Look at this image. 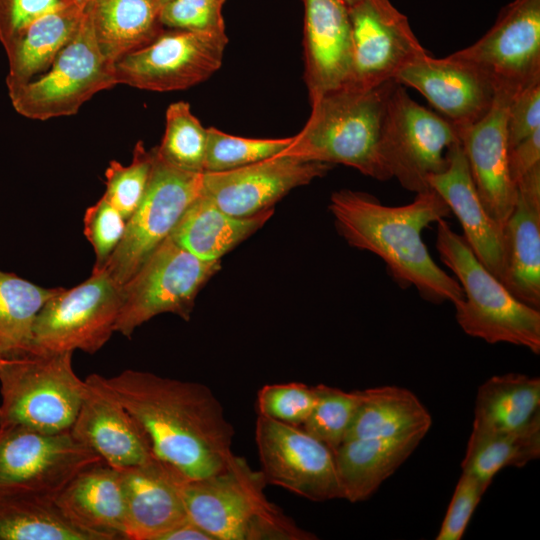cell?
I'll return each instance as SVG.
<instances>
[{
  "instance_id": "14",
  "label": "cell",
  "mask_w": 540,
  "mask_h": 540,
  "mask_svg": "<svg viewBox=\"0 0 540 540\" xmlns=\"http://www.w3.org/2000/svg\"><path fill=\"white\" fill-rule=\"evenodd\" d=\"M255 443L267 484L314 502L342 498L334 452L301 426L258 415Z\"/></svg>"
},
{
  "instance_id": "49",
  "label": "cell",
  "mask_w": 540,
  "mask_h": 540,
  "mask_svg": "<svg viewBox=\"0 0 540 540\" xmlns=\"http://www.w3.org/2000/svg\"><path fill=\"white\" fill-rule=\"evenodd\" d=\"M169 1H170V0H160L162 6H163L164 4H166L167 2H169Z\"/></svg>"
},
{
  "instance_id": "47",
  "label": "cell",
  "mask_w": 540,
  "mask_h": 540,
  "mask_svg": "<svg viewBox=\"0 0 540 540\" xmlns=\"http://www.w3.org/2000/svg\"><path fill=\"white\" fill-rule=\"evenodd\" d=\"M343 1H344V2L347 4V6L349 7V6L353 5L355 2H357L358 0H343Z\"/></svg>"
},
{
  "instance_id": "10",
  "label": "cell",
  "mask_w": 540,
  "mask_h": 540,
  "mask_svg": "<svg viewBox=\"0 0 540 540\" xmlns=\"http://www.w3.org/2000/svg\"><path fill=\"white\" fill-rule=\"evenodd\" d=\"M104 462L70 430L0 426V494L56 498L83 470Z\"/></svg>"
},
{
  "instance_id": "44",
  "label": "cell",
  "mask_w": 540,
  "mask_h": 540,
  "mask_svg": "<svg viewBox=\"0 0 540 540\" xmlns=\"http://www.w3.org/2000/svg\"><path fill=\"white\" fill-rule=\"evenodd\" d=\"M540 128V81L516 92L507 116L509 149Z\"/></svg>"
},
{
  "instance_id": "27",
  "label": "cell",
  "mask_w": 540,
  "mask_h": 540,
  "mask_svg": "<svg viewBox=\"0 0 540 540\" xmlns=\"http://www.w3.org/2000/svg\"><path fill=\"white\" fill-rule=\"evenodd\" d=\"M273 212L271 208L247 217L229 215L200 193L187 207L170 237L202 260L220 261L260 229Z\"/></svg>"
},
{
  "instance_id": "38",
  "label": "cell",
  "mask_w": 540,
  "mask_h": 540,
  "mask_svg": "<svg viewBox=\"0 0 540 540\" xmlns=\"http://www.w3.org/2000/svg\"><path fill=\"white\" fill-rule=\"evenodd\" d=\"M153 165V150H146L138 141L133 149L132 162L124 166L113 160L105 171L104 197L128 221L146 192Z\"/></svg>"
},
{
  "instance_id": "25",
  "label": "cell",
  "mask_w": 540,
  "mask_h": 540,
  "mask_svg": "<svg viewBox=\"0 0 540 540\" xmlns=\"http://www.w3.org/2000/svg\"><path fill=\"white\" fill-rule=\"evenodd\" d=\"M76 526L95 540H126L122 474L105 462L80 472L55 498Z\"/></svg>"
},
{
  "instance_id": "35",
  "label": "cell",
  "mask_w": 540,
  "mask_h": 540,
  "mask_svg": "<svg viewBox=\"0 0 540 540\" xmlns=\"http://www.w3.org/2000/svg\"><path fill=\"white\" fill-rule=\"evenodd\" d=\"M207 148V128L192 113L190 105L178 101L168 106L165 131L157 153L171 165L189 172L203 173Z\"/></svg>"
},
{
  "instance_id": "26",
  "label": "cell",
  "mask_w": 540,
  "mask_h": 540,
  "mask_svg": "<svg viewBox=\"0 0 540 540\" xmlns=\"http://www.w3.org/2000/svg\"><path fill=\"white\" fill-rule=\"evenodd\" d=\"M426 434L344 441L334 452L342 499L367 500L412 454Z\"/></svg>"
},
{
  "instance_id": "50",
  "label": "cell",
  "mask_w": 540,
  "mask_h": 540,
  "mask_svg": "<svg viewBox=\"0 0 540 540\" xmlns=\"http://www.w3.org/2000/svg\"><path fill=\"white\" fill-rule=\"evenodd\" d=\"M1 357H2V354L0 353V359H1Z\"/></svg>"
},
{
  "instance_id": "29",
  "label": "cell",
  "mask_w": 540,
  "mask_h": 540,
  "mask_svg": "<svg viewBox=\"0 0 540 540\" xmlns=\"http://www.w3.org/2000/svg\"><path fill=\"white\" fill-rule=\"evenodd\" d=\"M95 39L113 64L151 43L164 29L160 0H86Z\"/></svg>"
},
{
  "instance_id": "5",
  "label": "cell",
  "mask_w": 540,
  "mask_h": 540,
  "mask_svg": "<svg viewBox=\"0 0 540 540\" xmlns=\"http://www.w3.org/2000/svg\"><path fill=\"white\" fill-rule=\"evenodd\" d=\"M436 249L463 291L454 305L461 329L489 344L509 343L539 354L540 311L514 297L445 219L437 222Z\"/></svg>"
},
{
  "instance_id": "8",
  "label": "cell",
  "mask_w": 540,
  "mask_h": 540,
  "mask_svg": "<svg viewBox=\"0 0 540 540\" xmlns=\"http://www.w3.org/2000/svg\"><path fill=\"white\" fill-rule=\"evenodd\" d=\"M115 85L114 64L101 53L85 8L76 33L51 67L9 90V96L17 113L44 121L76 114L96 93Z\"/></svg>"
},
{
  "instance_id": "2",
  "label": "cell",
  "mask_w": 540,
  "mask_h": 540,
  "mask_svg": "<svg viewBox=\"0 0 540 540\" xmlns=\"http://www.w3.org/2000/svg\"><path fill=\"white\" fill-rule=\"evenodd\" d=\"M329 211L339 235L351 247L380 257L399 286L414 287L435 304L463 300L458 281L436 264L422 239L425 228L452 214L433 189L417 193L402 206L384 205L363 191L340 189L332 193Z\"/></svg>"
},
{
  "instance_id": "18",
  "label": "cell",
  "mask_w": 540,
  "mask_h": 540,
  "mask_svg": "<svg viewBox=\"0 0 540 540\" xmlns=\"http://www.w3.org/2000/svg\"><path fill=\"white\" fill-rule=\"evenodd\" d=\"M394 81L420 92L457 129L480 120L497 92L490 76L453 54L434 58L424 53L406 64Z\"/></svg>"
},
{
  "instance_id": "11",
  "label": "cell",
  "mask_w": 540,
  "mask_h": 540,
  "mask_svg": "<svg viewBox=\"0 0 540 540\" xmlns=\"http://www.w3.org/2000/svg\"><path fill=\"white\" fill-rule=\"evenodd\" d=\"M123 302L122 286L106 270L63 288L39 311L28 351L94 354L110 339Z\"/></svg>"
},
{
  "instance_id": "1",
  "label": "cell",
  "mask_w": 540,
  "mask_h": 540,
  "mask_svg": "<svg viewBox=\"0 0 540 540\" xmlns=\"http://www.w3.org/2000/svg\"><path fill=\"white\" fill-rule=\"evenodd\" d=\"M106 383L145 431L154 456L187 479L214 474L234 456V428L205 384L132 369Z\"/></svg>"
},
{
  "instance_id": "12",
  "label": "cell",
  "mask_w": 540,
  "mask_h": 540,
  "mask_svg": "<svg viewBox=\"0 0 540 540\" xmlns=\"http://www.w3.org/2000/svg\"><path fill=\"white\" fill-rule=\"evenodd\" d=\"M153 150L144 197L128 219L125 234L105 268L123 286L171 235L183 213L200 194L202 173L179 169Z\"/></svg>"
},
{
  "instance_id": "20",
  "label": "cell",
  "mask_w": 540,
  "mask_h": 540,
  "mask_svg": "<svg viewBox=\"0 0 540 540\" xmlns=\"http://www.w3.org/2000/svg\"><path fill=\"white\" fill-rule=\"evenodd\" d=\"M515 92L498 88L489 111L474 124L457 129L480 200L501 226L516 201V184L508 169V107Z\"/></svg>"
},
{
  "instance_id": "3",
  "label": "cell",
  "mask_w": 540,
  "mask_h": 540,
  "mask_svg": "<svg viewBox=\"0 0 540 540\" xmlns=\"http://www.w3.org/2000/svg\"><path fill=\"white\" fill-rule=\"evenodd\" d=\"M265 478L241 456L218 472L185 479L182 495L188 518L213 540H313L265 494Z\"/></svg>"
},
{
  "instance_id": "19",
  "label": "cell",
  "mask_w": 540,
  "mask_h": 540,
  "mask_svg": "<svg viewBox=\"0 0 540 540\" xmlns=\"http://www.w3.org/2000/svg\"><path fill=\"white\" fill-rule=\"evenodd\" d=\"M84 381L83 399L70 429L73 436L119 470L152 459L148 436L108 387L106 377L93 373Z\"/></svg>"
},
{
  "instance_id": "48",
  "label": "cell",
  "mask_w": 540,
  "mask_h": 540,
  "mask_svg": "<svg viewBox=\"0 0 540 540\" xmlns=\"http://www.w3.org/2000/svg\"><path fill=\"white\" fill-rule=\"evenodd\" d=\"M77 1H78V3L81 4V5H85V3H86V0H77Z\"/></svg>"
},
{
  "instance_id": "15",
  "label": "cell",
  "mask_w": 540,
  "mask_h": 540,
  "mask_svg": "<svg viewBox=\"0 0 540 540\" xmlns=\"http://www.w3.org/2000/svg\"><path fill=\"white\" fill-rule=\"evenodd\" d=\"M348 9L352 65L344 87L369 90L394 81L406 64L427 53L390 0H358Z\"/></svg>"
},
{
  "instance_id": "9",
  "label": "cell",
  "mask_w": 540,
  "mask_h": 540,
  "mask_svg": "<svg viewBox=\"0 0 540 540\" xmlns=\"http://www.w3.org/2000/svg\"><path fill=\"white\" fill-rule=\"evenodd\" d=\"M220 268V261L202 260L169 236L122 286L115 332L130 338L137 327L162 313L188 321L198 293Z\"/></svg>"
},
{
  "instance_id": "30",
  "label": "cell",
  "mask_w": 540,
  "mask_h": 540,
  "mask_svg": "<svg viewBox=\"0 0 540 540\" xmlns=\"http://www.w3.org/2000/svg\"><path fill=\"white\" fill-rule=\"evenodd\" d=\"M431 424L430 413L411 391L379 386L362 390V400L344 441L427 434Z\"/></svg>"
},
{
  "instance_id": "43",
  "label": "cell",
  "mask_w": 540,
  "mask_h": 540,
  "mask_svg": "<svg viewBox=\"0 0 540 540\" xmlns=\"http://www.w3.org/2000/svg\"><path fill=\"white\" fill-rule=\"evenodd\" d=\"M72 3H78V1L0 0L1 44L3 47L7 46L23 30L40 17Z\"/></svg>"
},
{
  "instance_id": "17",
  "label": "cell",
  "mask_w": 540,
  "mask_h": 540,
  "mask_svg": "<svg viewBox=\"0 0 540 540\" xmlns=\"http://www.w3.org/2000/svg\"><path fill=\"white\" fill-rule=\"evenodd\" d=\"M331 168L280 154L228 171L203 172L200 193L227 214L247 217L273 208L291 190L325 176Z\"/></svg>"
},
{
  "instance_id": "40",
  "label": "cell",
  "mask_w": 540,
  "mask_h": 540,
  "mask_svg": "<svg viewBox=\"0 0 540 540\" xmlns=\"http://www.w3.org/2000/svg\"><path fill=\"white\" fill-rule=\"evenodd\" d=\"M83 223V233L96 256L92 271H101L120 244L127 220L102 196L86 210Z\"/></svg>"
},
{
  "instance_id": "34",
  "label": "cell",
  "mask_w": 540,
  "mask_h": 540,
  "mask_svg": "<svg viewBox=\"0 0 540 540\" xmlns=\"http://www.w3.org/2000/svg\"><path fill=\"white\" fill-rule=\"evenodd\" d=\"M63 288H44L0 270V353L29 350L35 319L45 303Z\"/></svg>"
},
{
  "instance_id": "46",
  "label": "cell",
  "mask_w": 540,
  "mask_h": 540,
  "mask_svg": "<svg viewBox=\"0 0 540 540\" xmlns=\"http://www.w3.org/2000/svg\"><path fill=\"white\" fill-rule=\"evenodd\" d=\"M156 540H213L189 518L160 534Z\"/></svg>"
},
{
  "instance_id": "36",
  "label": "cell",
  "mask_w": 540,
  "mask_h": 540,
  "mask_svg": "<svg viewBox=\"0 0 540 540\" xmlns=\"http://www.w3.org/2000/svg\"><path fill=\"white\" fill-rule=\"evenodd\" d=\"M292 137L278 139L245 138L207 128L204 172H222L240 168L282 154Z\"/></svg>"
},
{
  "instance_id": "4",
  "label": "cell",
  "mask_w": 540,
  "mask_h": 540,
  "mask_svg": "<svg viewBox=\"0 0 540 540\" xmlns=\"http://www.w3.org/2000/svg\"><path fill=\"white\" fill-rule=\"evenodd\" d=\"M394 84L369 90L342 87L321 96L311 103L307 122L282 154L342 164L373 179L389 180L380 157V139Z\"/></svg>"
},
{
  "instance_id": "21",
  "label": "cell",
  "mask_w": 540,
  "mask_h": 540,
  "mask_svg": "<svg viewBox=\"0 0 540 540\" xmlns=\"http://www.w3.org/2000/svg\"><path fill=\"white\" fill-rule=\"evenodd\" d=\"M304 79L310 103L349 81L352 36L343 0H303Z\"/></svg>"
},
{
  "instance_id": "13",
  "label": "cell",
  "mask_w": 540,
  "mask_h": 540,
  "mask_svg": "<svg viewBox=\"0 0 540 540\" xmlns=\"http://www.w3.org/2000/svg\"><path fill=\"white\" fill-rule=\"evenodd\" d=\"M227 43L226 34L164 28L151 43L115 62L117 84L156 92L190 88L221 67Z\"/></svg>"
},
{
  "instance_id": "7",
  "label": "cell",
  "mask_w": 540,
  "mask_h": 540,
  "mask_svg": "<svg viewBox=\"0 0 540 540\" xmlns=\"http://www.w3.org/2000/svg\"><path fill=\"white\" fill-rule=\"evenodd\" d=\"M458 144V131L451 122L415 102L395 82L380 139V157L389 180L395 178L415 194L430 190L428 178L446 169L449 152Z\"/></svg>"
},
{
  "instance_id": "39",
  "label": "cell",
  "mask_w": 540,
  "mask_h": 540,
  "mask_svg": "<svg viewBox=\"0 0 540 540\" xmlns=\"http://www.w3.org/2000/svg\"><path fill=\"white\" fill-rule=\"evenodd\" d=\"M318 400V385L304 383L267 384L257 393L258 415L302 426Z\"/></svg>"
},
{
  "instance_id": "22",
  "label": "cell",
  "mask_w": 540,
  "mask_h": 540,
  "mask_svg": "<svg viewBox=\"0 0 540 540\" xmlns=\"http://www.w3.org/2000/svg\"><path fill=\"white\" fill-rule=\"evenodd\" d=\"M126 503V540H156L188 518L179 471L157 457L120 470Z\"/></svg>"
},
{
  "instance_id": "24",
  "label": "cell",
  "mask_w": 540,
  "mask_h": 540,
  "mask_svg": "<svg viewBox=\"0 0 540 540\" xmlns=\"http://www.w3.org/2000/svg\"><path fill=\"white\" fill-rule=\"evenodd\" d=\"M428 184L457 217L462 236L478 260L501 281L504 270L503 226L483 206L461 144L450 150L446 169L430 176Z\"/></svg>"
},
{
  "instance_id": "41",
  "label": "cell",
  "mask_w": 540,
  "mask_h": 540,
  "mask_svg": "<svg viewBox=\"0 0 540 540\" xmlns=\"http://www.w3.org/2000/svg\"><path fill=\"white\" fill-rule=\"evenodd\" d=\"M226 0H170L161 8L164 28L204 34L225 33L222 8Z\"/></svg>"
},
{
  "instance_id": "23",
  "label": "cell",
  "mask_w": 540,
  "mask_h": 540,
  "mask_svg": "<svg viewBox=\"0 0 540 540\" xmlns=\"http://www.w3.org/2000/svg\"><path fill=\"white\" fill-rule=\"evenodd\" d=\"M501 282L521 302L540 308V164L516 182V201L503 226Z\"/></svg>"
},
{
  "instance_id": "45",
  "label": "cell",
  "mask_w": 540,
  "mask_h": 540,
  "mask_svg": "<svg viewBox=\"0 0 540 540\" xmlns=\"http://www.w3.org/2000/svg\"><path fill=\"white\" fill-rule=\"evenodd\" d=\"M540 164V128L508 150V169L516 182Z\"/></svg>"
},
{
  "instance_id": "31",
  "label": "cell",
  "mask_w": 540,
  "mask_h": 540,
  "mask_svg": "<svg viewBox=\"0 0 540 540\" xmlns=\"http://www.w3.org/2000/svg\"><path fill=\"white\" fill-rule=\"evenodd\" d=\"M539 413V377L520 373L496 375L478 388L472 429H516Z\"/></svg>"
},
{
  "instance_id": "37",
  "label": "cell",
  "mask_w": 540,
  "mask_h": 540,
  "mask_svg": "<svg viewBox=\"0 0 540 540\" xmlns=\"http://www.w3.org/2000/svg\"><path fill=\"white\" fill-rule=\"evenodd\" d=\"M361 400L362 390L318 384L317 403L301 427L335 452L344 442Z\"/></svg>"
},
{
  "instance_id": "33",
  "label": "cell",
  "mask_w": 540,
  "mask_h": 540,
  "mask_svg": "<svg viewBox=\"0 0 540 540\" xmlns=\"http://www.w3.org/2000/svg\"><path fill=\"white\" fill-rule=\"evenodd\" d=\"M0 540H95L73 524L54 498L0 494Z\"/></svg>"
},
{
  "instance_id": "6",
  "label": "cell",
  "mask_w": 540,
  "mask_h": 540,
  "mask_svg": "<svg viewBox=\"0 0 540 540\" xmlns=\"http://www.w3.org/2000/svg\"><path fill=\"white\" fill-rule=\"evenodd\" d=\"M72 353L26 351L1 357L0 426L49 433L71 429L85 390V381L73 370Z\"/></svg>"
},
{
  "instance_id": "32",
  "label": "cell",
  "mask_w": 540,
  "mask_h": 540,
  "mask_svg": "<svg viewBox=\"0 0 540 540\" xmlns=\"http://www.w3.org/2000/svg\"><path fill=\"white\" fill-rule=\"evenodd\" d=\"M540 456V413L511 430L471 431L462 472L489 486L508 466L522 467Z\"/></svg>"
},
{
  "instance_id": "28",
  "label": "cell",
  "mask_w": 540,
  "mask_h": 540,
  "mask_svg": "<svg viewBox=\"0 0 540 540\" xmlns=\"http://www.w3.org/2000/svg\"><path fill=\"white\" fill-rule=\"evenodd\" d=\"M85 5L72 3L54 10L23 30L4 47L8 58L6 85L17 88L46 72L76 33Z\"/></svg>"
},
{
  "instance_id": "42",
  "label": "cell",
  "mask_w": 540,
  "mask_h": 540,
  "mask_svg": "<svg viewBox=\"0 0 540 540\" xmlns=\"http://www.w3.org/2000/svg\"><path fill=\"white\" fill-rule=\"evenodd\" d=\"M489 486L462 472L443 518L436 540H460Z\"/></svg>"
},
{
  "instance_id": "16",
  "label": "cell",
  "mask_w": 540,
  "mask_h": 540,
  "mask_svg": "<svg viewBox=\"0 0 540 540\" xmlns=\"http://www.w3.org/2000/svg\"><path fill=\"white\" fill-rule=\"evenodd\" d=\"M473 63L496 88L513 92L540 81V0H513L475 43L452 53Z\"/></svg>"
}]
</instances>
